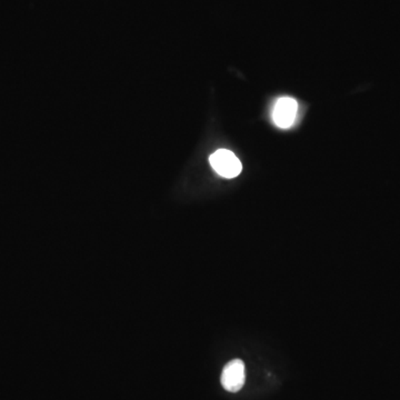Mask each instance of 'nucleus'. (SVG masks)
<instances>
[{"label": "nucleus", "instance_id": "1", "mask_svg": "<svg viewBox=\"0 0 400 400\" xmlns=\"http://www.w3.org/2000/svg\"><path fill=\"white\" fill-rule=\"evenodd\" d=\"M210 165L221 177L235 178L241 173L243 165L230 150L220 149L210 156Z\"/></svg>", "mask_w": 400, "mask_h": 400}, {"label": "nucleus", "instance_id": "2", "mask_svg": "<svg viewBox=\"0 0 400 400\" xmlns=\"http://www.w3.org/2000/svg\"><path fill=\"white\" fill-rule=\"evenodd\" d=\"M245 364L243 360H231L221 373V385L230 393H237L245 385Z\"/></svg>", "mask_w": 400, "mask_h": 400}, {"label": "nucleus", "instance_id": "3", "mask_svg": "<svg viewBox=\"0 0 400 400\" xmlns=\"http://www.w3.org/2000/svg\"><path fill=\"white\" fill-rule=\"evenodd\" d=\"M297 110L298 105L295 99L289 97L280 98L274 108V123L283 129L291 127L295 121Z\"/></svg>", "mask_w": 400, "mask_h": 400}]
</instances>
